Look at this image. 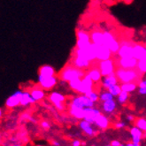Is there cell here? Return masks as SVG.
<instances>
[{
	"label": "cell",
	"mask_w": 146,
	"mask_h": 146,
	"mask_svg": "<svg viewBox=\"0 0 146 146\" xmlns=\"http://www.w3.org/2000/svg\"><path fill=\"white\" fill-rule=\"evenodd\" d=\"M84 75H85V73L83 69H80V68L76 67L74 65L73 66L67 65L60 71V73L58 74V77L61 81L68 82L74 79L82 78Z\"/></svg>",
	"instance_id": "cell-1"
},
{
	"label": "cell",
	"mask_w": 146,
	"mask_h": 146,
	"mask_svg": "<svg viewBox=\"0 0 146 146\" xmlns=\"http://www.w3.org/2000/svg\"><path fill=\"white\" fill-rule=\"evenodd\" d=\"M115 74L119 82L121 83L135 82L140 78V73L135 69H124V68L119 67L115 70Z\"/></svg>",
	"instance_id": "cell-2"
},
{
	"label": "cell",
	"mask_w": 146,
	"mask_h": 146,
	"mask_svg": "<svg viewBox=\"0 0 146 146\" xmlns=\"http://www.w3.org/2000/svg\"><path fill=\"white\" fill-rule=\"evenodd\" d=\"M104 44L109 48V50L113 52V54H116L121 47V42L117 41L114 36L109 31L104 32Z\"/></svg>",
	"instance_id": "cell-3"
},
{
	"label": "cell",
	"mask_w": 146,
	"mask_h": 146,
	"mask_svg": "<svg viewBox=\"0 0 146 146\" xmlns=\"http://www.w3.org/2000/svg\"><path fill=\"white\" fill-rule=\"evenodd\" d=\"M90 62L89 59L86 58L84 50L82 49L76 48L75 50V58L74 59V66L80 68V69H86L90 66Z\"/></svg>",
	"instance_id": "cell-4"
},
{
	"label": "cell",
	"mask_w": 146,
	"mask_h": 146,
	"mask_svg": "<svg viewBox=\"0 0 146 146\" xmlns=\"http://www.w3.org/2000/svg\"><path fill=\"white\" fill-rule=\"evenodd\" d=\"M98 68L101 71L103 77L115 73V64L111 58H108V59H105V60L99 61Z\"/></svg>",
	"instance_id": "cell-5"
},
{
	"label": "cell",
	"mask_w": 146,
	"mask_h": 146,
	"mask_svg": "<svg viewBox=\"0 0 146 146\" xmlns=\"http://www.w3.org/2000/svg\"><path fill=\"white\" fill-rule=\"evenodd\" d=\"M38 82L40 87L44 90H50L54 88L57 82H58V78L56 75L53 76H42V75H38Z\"/></svg>",
	"instance_id": "cell-6"
},
{
	"label": "cell",
	"mask_w": 146,
	"mask_h": 146,
	"mask_svg": "<svg viewBox=\"0 0 146 146\" xmlns=\"http://www.w3.org/2000/svg\"><path fill=\"white\" fill-rule=\"evenodd\" d=\"M49 100L52 103L55 108L58 111H63L65 109L64 103L66 101V97L59 92H52L49 96Z\"/></svg>",
	"instance_id": "cell-7"
},
{
	"label": "cell",
	"mask_w": 146,
	"mask_h": 146,
	"mask_svg": "<svg viewBox=\"0 0 146 146\" xmlns=\"http://www.w3.org/2000/svg\"><path fill=\"white\" fill-rule=\"evenodd\" d=\"M117 54L119 58L133 57V44L129 41H121V47H119Z\"/></svg>",
	"instance_id": "cell-8"
},
{
	"label": "cell",
	"mask_w": 146,
	"mask_h": 146,
	"mask_svg": "<svg viewBox=\"0 0 146 146\" xmlns=\"http://www.w3.org/2000/svg\"><path fill=\"white\" fill-rule=\"evenodd\" d=\"M93 86H94V82L91 80L88 74H85V75L82 78V83L80 86V89L77 92L80 94H86L93 90Z\"/></svg>",
	"instance_id": "cell-9"
},
{
	"label": "cell",
	"mask_w": 146,
	"mask_h": 146,
	"mask_svg": "<svg viewBox=\"0 0 146 146\" xmlns=\"http://www.w3.org/2000/svg\"><path fill=\"white\" fill-rule=\"evenodd\" d=\"M137 65V59L134 57L130 58H119L118 61V66L124 69H135Z\"/></svg>",
	"instance_id": "cell-10"
},
{
	"label": "cell",
	"mask_w": 146,
	"mask_h": 146,
	"mask_svg": "<svg viewBox=\"0 0 146 146\" xmlns=\"http://www.w3.org/2000/svg\"><path fill=\"white\" fill-rule=\"evenodd\" d=\"M96 54H97V59L101 61V60H105V59L111 58L113 52L105 44H101V45H96Z\"/></svg>",
	"instance_id": "cell-11"
},
{
	"label": "cell",
	"mask_w": 146,
	"mask_h": 146,
	"mask_svg": "<svg viewBox=\"0 0 146 146\" xmlns=\"http://www.w3.org/2000/svg\"><path fill=\"white\" fill-rule=\"evenodd\" d=\"M23 91L18 90L16 91L14 94L11 95L5 101V106L8 108H14L21 105V98L22 97Z\"/></svg>",
	"instance_id": "cell-12"
},
{
	"label": "cell",
	"mask_w": 146,
	"mask_h": 146,
	"mask_svg": "<svg viewBox=\"0 0 146 146\" xmlns=\"http://www.w3.org/2000/svg\"><path fill=\"white\" fill-rule=\"evenodd\" d=\"M84 113H85V115H84L83 119H85V121H87L88 122H90L91 124H94L97 117L99 114H101V111L98 109L93 108V107L84 108Z\"/></svg>",
	"instance_id": "cell-13"
},
{
	"label": "cell",
	"mask_w": 146,
	"mask_h": 146,
	"mask_svg": "<svg viewBox=\"0 0 146 146\" xmlns=\"http://www.w3.org/2000/svg\"><path fill=\"white\" fill-rule=\"evenodd\" d=\"M130 135L132 136V143L134 146H139L143 137V131L138 127H133L130 129Z\"/></svg>",
	"instance_id": "cell-14"
},
{
	"label": "cell",
	"mask_w": 146,
	"mask_h": 146,
	"mask_svg": "<svg viewBox=\"0 0 146 146\" xmlns=\"http://www.w3.org/2000/svg\"><path fill=\"white\" fill-rule=\"evenodd\" d=\"M133 57L137 60L146 57V48L142 44H134L133 45Z\"/></svg>",
	"instance_id": "cell-15"
},
{
	"label": "cell",
	"mask_w": 146,
	"mask_h": 146,
	"mask_svg": "<svg viewBox=\"0 0 146 146\" xmlns=\"http://www.w3.org/2000/svg\"><path fill=\"white\" fill-rule=\"evenodd\" d=\"M82 121H80L79 123V127L81 129L89 136H93L94 135L96 134L95 130H94V128L92 127V124L88 122L87 121H85V119H81Z\"/></svg>",
	"instance_id": "cell-16"
},
{
	"label": "cell",
	"mask_w": 146,
	"mask_h": 146,
	"mask_svg": "<svg viewBox=\"0 0 146 146\" xmlns=\"http://www.w3.org/2000/svg\"><path fill=\"white\" fill-rule=\"evenodd\" d=\"M90 40L91 42L96 45L104 44V32L98 30L93 31L90 33Z\"/></svg>",
	"instance_id": "cell-17"
},
{
	"label": "cell",
	"mask_w": 146,
	"mask_h": 146,
	"mask_svg": "<svg viewBox=\"0 0 146 146\" xmlns=\"http://www.w3.org/2000/svg\"><path fill=\"white\" fill-rule=\"evenodd\" d=\"M119 82L117 76L114 74H111L110 75H107V76H104V79H103V82H102V84H103V87L106 88V89H108L111 86H113L114 84H117Z\"/></svg>",
	"instance_id": "cell-18"
},
{
	"label": "cell",
	"mask_w": 146,
	"mask_h": 146,
	"mask_svg": "<svg viewBox=\"0 0 146 146\" xmlns=\"http://www.w3.org/2000/svg\"><path fill=\"white\" fill-rule=\"evenodd\" d=\"M94 124L98 126V127L102 128V129H106V128L109 127V119L106 116L101 113L97 117Z\"/></svg>",
	"instance_id": "cell-19"
},
{
	"label": "cell",
	"mask_w": 146,
	"mask_h": 146,
	"mask_svg": "<svg viewBox=\"0 0 146 146\" xmlns=\"http://www.w3.org/2000/svg\"><path fill=\"white\" fill-rule=\"evenodd\" d=\"M102 108L106 113H113L116 109V102L113 99L107 100L105 102H102Z\"/></svg>",
	"instance_id": "cell-20"
},
{
	"label": "cell",
	"mask_w": 146,
	"mask_h": 146,
	"mask_svg": "<svg viewBox=\"0 0 146 146\" xmlns=\"http://www.w3.org/2000/svg\"><path fill=\"white\" fill-rule=\"evenodd\" d=\"M69 113L71 116H73L75 119H84V109L82 108H78V107H75L73 106H69Z\"/></svg>",
	"instance_id": "cell-21"
},
{
	"label": "cell",
	"mask_w": 146,
	"mask_h": 146,
	"mask_svg": "<svg viewBox=\"0 0 146 146\" xmlns=\"http://www.w3.org/2000/svg\"><path fill=\"white\" fill-rule=\"evenodd\" d=\"M84 53L86 55L90 61H93L97 59V54H96V44H91L87 49H84Z\"/></svg>",
	"instance_id": "cell-22"
},
{
	"label": "cell",
	"mask_w": 146,
	"mask_h": 146,
	"mask_svg": "<svg viewBox=\"0 0 146 146\" xmlns=\"http://www.w3.org/2000/svg\"><path fill=\"white\" fill-rule=\"evenodd\" d=\"M88 74L90 75V77L91 78V80L94 82H98L101 81L102 79V74H101V71L98 67H93L91 69L89 70L88 72Z\"/></svg>",
	"instance_id": "cell-23"
},
{
	"label": "cell",
	"mask_w": 146,
	"mask_h": 146,
	"mask_svg": "<svg viewBox=\"0 0 146 146\" xmlns=\"http://www.w3.org/2000/svg\"><path fill=\"white\" fill-rule=\"evenodd\" d=\"M39 74L42 76H53L56 74V71L52 66L44 65L39 68Z\"/></svg>",
	"instance_id": "cell-24"
},
{
	"label": "cell",
	"mask_w": 146,
	"mask_h": 146,
	"mask_svg": "<svg viewBox=\"0 0 146 146\" xmlns=\"http://www.w3.org/2000/svg\"><path fill=\"white\" fill-rule=\"evenodd\" d=\"M30 95L31 97L34 98L35 101H40L42 99H44V96H45V93H44V90L42 88H35L33 89L31 91H30Z\"/></svg>",
	"instance_id": "cell-25"
},
{
	"label": "cell",
	"mask_w": 146,
	"mask_h": 146,
	"mask_svg": "<svg viewBox=\"0 0 146 146\" xmlns=\"http://www.w3.org/2000/svg\"><path fill=\"white\" fill-rule=\"evenodd\" d=\"M35 102L36 101L34 100V98L30 95V92H29V91H23L22 97L21 98V106H27L29 105L34 104Z\"/></svg>",
	"instance_id": "cell-26"
},
{
	"label": "cell",
	"mask_w": 146,
	"mask_h": 146,
	"mask_svg": "<svg viewBox=\"0 0 146 146\" xmlns=\"http://www.w3.org/2000/svg\"><path fill=\"white\" fill-rule=\"evenodd\" d=\"M121 90H124V91L130 93V92H133V91H135L136 90L137 84L135 82H125V83H122L121 85Z\"/></svg>",
	"instance_id": "cell-27"
},
{
	"label": "cell",
	"mask_w": 146,
	"mask_h": 146,
	"mask_svg": "<svg viewBox=\"0 0 146 146\" xmlns=\"http://www.w3.org/2000/svg\"><path fill=\"white\" fill-rule=\"evenodd\" d=\"M136 69L142 74H146V57L137 60Z\"/></svg>",
	"instance_id": "cell-28"
},
{
	"label": "cell",
	"mask_w": 146,
	"mask_h": 146,
	"mask_svg": "<svg viewBox=\"0 0 146 146\" xmlns=\"http://www.w3.org/2000/svg\"><path fill=\"white\" fill-rule=\"evenodd\" d=\"M69 83V87L74 90V91H78L79 89H80V86H81V83H82V78H78V79H74V80H72L70 82H68Z\"/></svg>",
	"instance_id": "cell-29"
},
{
	"label": "cell",
	"mask_w": 146,
	"mask_h": 146,
	"mask_svg": "<svg viewBox=\"0 0 146 146\" xmlns=\"http://www.w3.org/2000/svg\"><path fill=\"white\" fill-rule=\"evenodd\" d=\"M108 91L111 93V95L113 97H118L119 94L121 92V85H119L118 83L117 84H114L113 86H111L108 89Z\"/></svg>",
	"instance_id": "cell-30"
},
{
	"label": "cell",
	"mask_w": 146,
	"mask_h": 146,
	"mask_svg": "<svg viewBox=\"0 0 146 146\" xmlns=\"http://www.w3.org/2000/svg\"><path fill=\"white\" fill-rule=\"evenodd\" d=\"M128 98H129V93L127 91H124V90H121V92L119 93L118 96V102L119 104L123 105L127 101Z\"/></svg>",
	"instance_id": "cell-31"
},
{
	"label": "cell",
	"mask_w": 146,
	"mask_h": 146,
	"mask_svg": "<svg viewBox=\"0 0 146 146\" xmlns=\"http://www.w3.org/2000/svg\"><path fill=\"white\" fill-rule=\"evenodd\" d=\"M77 40H82V41H91L90 40V35H89L88 33H86L84 31L79 30L76 33Z\"/></svg>",
	"instance_id": "cell-32"
},
{
	"label": "cell",
	"mask_w": 146,
	"mask_h": 146,
	"mask_svg": "<svg viewBox=\"0 0 146 146\" xmlns=\"http://www.w3.org/2000/svg\"><path fill=\"white\" fill-rule=\"evenodd\" d=\"M113 98L114 97L111 95V93L109 92L108 90L107 91H103L99 95V100L101 102H105V101H107V100L113 99Z\"/></svg>",
	"instance_id": "cell-33"
},
{
	"label": "cell",
	"mask_w": 146,
	"mask_h": 146,
	"mask_svg": "<svg viewBox=\"0 0 146 146\" xmlns=\"http://www.w3.org/2000/svg\"><path fill=\"white\" fill-rule=\"evenodd\" d=\"M135 126L138 127L143 132H146V119L139 118L135 121Z\"/></svg>",
	"instance_id": "cell-34"
},
{
	"label": "cell",
	"mask_w": 146,
	"mask_h": 146,
	"mask_svg": "<svg viewBox=\"0 0 146 146\" xmlns=\"http://www.w3.org/2000/svg\"><path fill=\"white\" fill-rule=\"evenodd\" d=\"M91 44H92L91 41H82V40H77V42H76V48L84 50V49H87Z\"/></svg>",
	"instance_id": "cell-35"
},
{
	"label": "cell",
	"mask_w": 146,
	"mask_h": 146,
	"mask_svg": "<svg viewBox=\"0 0 146 146\" xmlns=\"http://www.w3.org/2000/svg\"><path fill=\"white\" fill-rule=\"evenodd\" d=\"M85 95H87L94 103H96L99 100V95L98 94V92H96L95 90H91L88 93H86Z\"/></svg>",
	"instance_id": "cell-36"
},
{
	"label": "cell",
	"mask_w": 146,
	"mask_h": 146,
	"mask_svg": "<svg viewBox=\"0 0 146 146\" xmlns=\"http://www.w3.org/2000/svg\"><path fill=\"white\" fill-rule=\"evenodd\" d=\"M41 127L44 128V129H49L50 128V124H49V122L48 121H42V122H41Z\"/></svg>",
	"instance_id": "cell-37"
},
{
	"label": "cell",
	"mask_w": 146,
	"mask_h": 146,
	"mask_svg": "<svg viewBox=\"0 0 146 146\" xmlns=\"http://www.w3.org/2000/svg\"><path fill=\"white\" fill-rule=\"evenodd\" d=\"M125 126H126L125 122H122V121L117 122V123H116V124L114 125L115 128H117V129H121V128H123V127H124Z\"/></svg>",
	"instance_id": "cell-38"
},
{
	"label": "cell",
	"mask_w": 146,
	"mask_h": 146,
	"mask_svg": "<svg viewBox=\"0 0 146 146\" xmlns=\"http://www.w3.org/2000/svg\"><path fill=\"white\" fill-rule=\"evenodd\" d=\"M138 92L141 95H146V87H140Z\"/></svg>",
	"instance_id": "cell-39"
},
{
	"label": "cell",
	"mask_w": 146,
	"mask_h": 146,
	"mask_svg": "<svg viewBox=\"0 0 146 146\" xmlns=\"http://www.w3.org/2000/svg\"><path fill=\"white\" fill-rule=\"evenodd\" d=\"M110 145H111V146H121V143H119V141L114 140V141H113V142H111Z\"/></svg>",
	"instance_id": "cell-40"
},
{
	"label": "cell",
	"mask_w": 146,
	"mask_h": 146,
	"mask_svg": "<svg viewBox=\"0 0 146 146\" xmlns=\"http://www.w3.org/2000/svg\"><path fill=\"white\" fill-rule=\"evenodd\" d=\"M81 144H82V143L79 140H74L73 141V143H72L73 146H80Z\"/></svg>",
	"instance_id": "cell-41"
},
{
	"label": "cell",
	"mask_w": 146,
	"mask_h": 146,
	"mask_svg": "<svg viewBox=\"0 0 146 146\" xmlns=\"http://www.w3.org/2000/svg\"><path fill=\"white\" fill-rule=\"evenodd\" d=\"M140 87H146V79L139 82V88Z\"/></svg>",
	"instance_id": "cell-42"
},
{
	"label": "cell",
	"mask_w": 146,
	"mask_h": 146,
	"mask_svg": "<svg viewBox=\"0 0 146 146\" xmlns=\"http://www.w3.org/2000/svg\"><path fill=\"white\" fill-rule=\"evenodd\" d=\"M127 121H133L134 119H135V118H134V116H132V115H127Z\"/></svg>",
	"instance_id": "cell-43"
},
{
	"label": "cell",
	"mask_w": 146,
	"mask_h": 146,
	"mask_svg": "<svg viewBox=\"0 0 146 146\" xmlns=\"http://www.w3.org/2000/svg\"><path fill=\"white\" fill-rule=\"evenodd\" d=\"M52 144H54V145H58H58H60V144H59L58 142H53V143H52Z\"/></svg>",
	"instance_id": "cell-44"
},
{
	"label": "cell",
	"mask_w": 146,
	"mask_h": 146,
	"mask_svg": "<svg viewBox=\"0 0 146 146\" xmlns=\"http://www.w3.org/2000/svg\"><path fill=\"white\" fill-rule=\"evenodd\" d=\"M2 113H3V111H2V109H1V108H0V118H1V117H2Z\"/></svg>",
	"instance_id": "cell-45"
},
{
	"label": "cell",
	"mask_w": 146,
	"mask_h": 146,
	"mask_svg": "<svg viewBox=\"0 0 146 146\" xmlns=\"http://www.w3.org/2000/svg\"><path fill=\"white\" fill-rule=\"evenodd\" d=\"M145 48H146V44H145Z\"/></svg>",
	"instance_id": "cell-46"
}]
</instances>
